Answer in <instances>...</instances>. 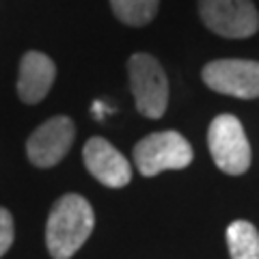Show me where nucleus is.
<instances>
[{
	"label": "nucleus",
	"instance_id": "1",
	"mask_svg": "<svg viewBox=\"0 0 259 259\" xmlns=\"http://www.w3.org/2000/svg\"><path fill=\"white\" fill-rule=\"evenodd\" d=\"M95 225L91 203L80 194H65L52 205L46 225V246L54 259L74 257Z\"/></svg>",
	"mask_w": 259,
	"mask_h": 259
},
{
	"label": "nucleus",
	"instance_id": "2",
	"mask_svg": "<svg viewBox=\"0 0 259 259\" xmlns=\"http://www.w3.org/2000/svg\"><path fill=\"white\" fill-rule=\"evenodd\" d=\"M192 158L190 143L173 130L147 134L134 147V164L145 177H153L162 171H180L190 164Z\"/></svg>",
	"mask_w": 259,
	"mask_h": 259
},
{
	"label": "nucleus",
	"instance_id": "3",
	"mask_svg": "<svg viewBox=\"0 0 259 259\" xmlns=\"http://www.w3.org/2000/svg\"><path fill=\"white\" fill-rule=\"evenodd\" d=\"M127 74L139 112L149 119H160L168 106V80L162 65L151 54L136 52L127 61Z\"/></svg>",
	"mask_w": 259,
	"mask_h": 259
},
{
	"label": "nucleus",
	"instance_id": "4",
	"mask_svg": "<svg viewBox=\"0 0 259 259\" xmlns=\"http://www.w3.org/2000/svg\"><path fill=\"white\" fill-rule=\"evenodd\" d=\"M207 145L216 166L227 175H242L250 166V143L240 119L218 115L207 130Z\"/></svg>",
	"mask_w": 259,
	"mask_h": 259
},
{
	"label": "nucleus",
	"instance_id": "5",
	"mask_svg": "<svg viewBox=\"0 0 259 259\" xmlns=\"http://www.w3.org/2000/svg\"><path fill=\"white\" fill-rule=\"evenodd\" d=\"M205 26L227 39L253 37L259 28V13L250 0H199Z\"/></svg>",
	"mask_w": 259,
	"mask_h": 259
},
{
	"label": "nucleus",
	"instance_id": "6",
	"mask_svg": "<svg viewBox=\"0 0 259 259\" xmlns=\"http://www.w3.org/2000/svg\"><path fill=\"white\" fill-rule=\"evenodd\" d=\"M203 82L216 93L255 100L259 97V63L246 59H221L203 67Z\"/></svg>",
	"mask_w": 259,
	"mask_h": 259
},
{
	"label": "nucleus",
	"instance_id": "7",
	"mask_svg": "<svg viewBox=\"0 0 259 259\" xmlns=\"http://www.w3.org/2000/svg\"><path fill=\"white\" fill-rule=\"evenodd\" d=\"M76 127L69 117H52L28 136V160L39 168H50L67 156L74 145Z\"/></svg>",
	"mask_w": 259,
	"mask_h": 259
},
{
	"label": "nucleus",
	"instance_id": "8",
	"mask_svg": "<svg viewBox=\"0 0 259 259\" xmlns=\"http://www.w3.org/2000/svg\"><path fill=\"white\" fill-rule=\"evenodd\" d=\"M82 160L87 171L108 188H123L132 180V166L127 158L102 136H93L87 141Z\"/></svg>",
	"mask_w": 259,
	"mask_h": 259
},
{
	"label": "nucleus",
	"instance_id": "9",
	"mask_svg": "<svg viewBox=\"0 0 259 259\" xmlns=\"http://www.w3.org/2000/svg\"><path fill=\"white\" fill-rule=\"evenodd\" d=\"M56 78V67L50 56L44 52L30 50L22 56L20 78H18V95L22 102L37 104L48 95Z\"/></svg>",
	"mask_w": 259,
	"mask_h": 259
},
{
	"label": "nucleus",
	"instance_id": "10",
	"mask_svg": "<svg viewBox=\"0 0 259 259\" xmlns=\"http://www.w3.org/2000/svg\"><path fill=\"white\" fill-rule=\"evenodd\" d=\"M231 259H259V231L248 221H233L227 227Z\"/></svg>",
	"mask_w": 259,
	"mask_h": 259
},
{
	"label": "nucleus",
	"instance_id": "11",
	"mask_svg": "<svg viewBox=\"0 0 259 259\" xmlns=\"http://www.w3.org/2000/svg\"><path fill=\"white\" fill-rule=\"evenodd\" d=\"M110 7L127 26H145L156 18L160 0H110Z\"/></svg>",
	"mask_w": 259,
	"mask_h": 259
},
{
	"label": "nucleus",
	"instance_id": "12",
	"mask_svg": "<svg viewBox=\"0 0 259 259\" xmlns=\"http://www.w3.org/2000/svg\"><path fill=\"white\" fill-rule=\"evenodd\" d=\"M13 244V216L7 212L5 207H0V257Z\"/></svg>",
	"mask_w": 259,
	"mask_h": 259
}]
</instances>
